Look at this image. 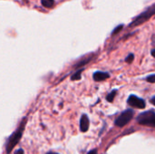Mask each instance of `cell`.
<instances>
[{
    "instance_id": "1",
    "label": "cell",
    "mask_w": 155,
    "mask_h": 154,
    "mask_svg": "<svg viewBox=\"0 0 155 154\" xmlns=\"http://www.w3.org/2000/svg\"><path fill=\"white\" fill-rule=\"evenodd\" d=\"M25 120L26 119L25 118L23 120L22 123L20 124V126L18 127V129L14 133H12V135L8 138L7 143H6V146H5V149H6V152L7 153H10L11 151L14 149V147L20 141V139L22 137V134H23V132H24V127H25Z\"/></svg>"
},
{
    "instance_id": "2",
    "label": "cell",
    "mask_w": 155,
    "mask_h": 154,
    "mask_svg": "<svg viewBox=\"0 0 155 154\" xmlns=\"http://www.w3.org/2000/svg\"><path fill=\"white\" fill-rule=\"evenodd\" d=\"M136 121L141 125L155 128V112L152 110L143 112L137 116Z\"/></svg>"
},
{
    "instance_id": "3",
    "label": "cell",
    "mask_w": 155,
    "mask_h": 154,
    "mask_svg": "<svg viewBox=\"0 0 155 154\" xmlns=\"http://www.w3.org/2000/svg\"><path fill=\"white\" fill-rule=\"evenodd\" d=\"M155 15V5L149 7L147 10H145L144 12L141 13L138 16H136L132 23L129 25V27H135L138 26L140 25H143V23H145L147 20H149L153 15Z\"/></svg>"
},
{
    "instance_id": "4",
    "label": "cell",
    "mask_w": 155,
    "mask_h": 154,
    "mask_svg": "<svg viewBox=\"0 0 155 154\" xmlns=\"http://www.w3.org/2000/svg\"><path fill=\"white\" fill-rule=\"evenodd\" d=\"M134 112L133 109H127L125 111H124L114 121V125L120 128L124 127L126 124H128L132 119L134 118Z\"/></svg>"
},
{
    "instance_id": "5",
    "label": "cell",
    "mask_w": 155,
    "mask_h": 154,
    "mask_svg": "<svg viewBox=\"0 0 155 154\" xmlns=\"http://www.w3.org/2000/svg\"><path fill=\"white\" fill-rule=\"evenodd\" d=\"M127 103L133 107V108H136V109H144L146 106V103L143 99L139 98L138 96L134 95V94H131L128 99H127Z\"/></svg>"
},
{
    "instance_id": "6",
    "label": "cell",
    "mask_w": 155,
    "mask_h": 154,
    "mask_svg": "<svg viewBox=\"0 0 155 154\" xmlns=\"http://www.w3.org/2000/svg\"><path fill=\"white\" fill-rule=\"evenodd\" d=\"M90 121L86 114H83L80 119V131L82 133H86L89 130Z\"/></svg>"
},
{
    "instance_id": "7",
    "label": "cell",
    "mask_w": 155,
    "mask_h": 154,
    "mask_svg": "<svg viewBox=\"0 0 155 154\" xmlns=\"http://www.w3.org/2000/svg\"><path fill=\"white\" fill-rule=\"evenodd\" d=\"M93 78L95 82H103V81H105L106 79L110 78V74L108 73L98 71L93 74Z\"/></svg>"
},
{
    "instance_id": "8",
    "label": "cell",
    "mask_w": 155,
    "mask_h": 154,
    "mask_svg": "<svg viewBox=\"0 0 155 154\" xmlns=\"http://www.w3.org/2000/svg\"><path fill=\"white\" fill-rule=\"evenodd\" d=\"M116 94H117V90H113L106 96V101L109 102V103H113L114 100V98H115V96H116Z\"/></svg>"
},
{
    "instance_id": "9",
    "label": "cell",
    "mask_w": 155,
    "mask_h": 154,
    "mask_svg": "<svg viewBox=\"0 0 155 154\" xmlns=\"http://www.w3.org/2000/svg\"><path fill=\"white\" fill-rule=\"evenodd\" d=\"M83 71H84V69H80V70H78V71H76L72 76H71V80L72 81H77V80H80L81 79V74H82V73H83Z\"/></svg>"
},
{
    "instance_id": "10",
    "label": "cell",
    "mask_w": 155,
    "mask_h": 154,
    "mask_svg": "<svg viewBox=\"0 0 155 154\" xmlns=\"http://www.w3.org/2000/svg\"><path fill=\"white\" fill-rule=\"evenodd\" d=\"M41 4L46 8H51L54 5V0H41Z\"/></svg>"
},
{
    "instance_id": "11",
    "label": "cell",
    "mask_w": 155,
    "mask_h": 154,
    "mask_svg": "<svg viewBox=\"0 0 155 154\" xmlns=\"http://www.w3.org/2000/svg\"><path fill=\"white\" fill-rule=\"evenodd\" d=\"M91 59H92V57L90 56V57H88V58H86L85 60H84V61H81L80 63H78L77 64H75L74 65V67H80V66H84V65H85L88 62H90L91 61Z\"/></svg>"
},
{
    "instance_id": "12",
    "label": "cell",
    "mask_w": 155,
    "mask_h": 154,
    "mask_svg": "<svg viewBox=\"0 0 155 154\" xmlns=\"http://www.w3.org/2000/svg\"><path fill=\"white\" fill-rule=\"evenodd\" d=\"M123 27H124V25H118V26H116L115 28H114V30L113 31V33H112V35H115L116 34H118L122 29H123Z\"/></svg>"
},
{
    "instance_id": "13",
    "label": "cell",
    "mask_w": 155,
    "mask_h": 154,
    "mask_svg": "<svg viewBox=\"0 0 155 154\" xmlns=\"http://www.w3.org/2000/svg\"><path fill=\"white\" fill-rule=\"evenodd\" d=\"M134 54H130L126 58H125V62L128 63V64H132L134 62Z\"/></svg>"
},
{
    "instance_id": "14",
    "label": "cell",
    "mask_w": 155,
    "mask_h": 154,
    "mask_svg": "<svg viewBox=\"0 0 155 154\" xmlns=\"http://www.w3.org/2000/svg\"><path fill=\"white\" fill-rule=\"evenodd\" d=\"M146 81L151 84H155V74H151L146 78Z\"/></svg>"
},
{
    "instance_id": "15",
    "label": "cell",
    "mask_w": 155,
    "mask_h": 154,
    "mask_svg": "<svg viewBox=\"0 0 155 154\" xmlns=\"http://www.w3.org/2000/svg\"><path fill=\"white\" fill-rule=\"evenodd\" d=\"M87 154H98V152H97V150H96V149H94V150L90 151V152H89Z\"/></svg>"
},
{
    "instance_id": "16",
    "label": "cell",
    "mask_w": 155,
    "mask_h": 154,
    "mask_svg": "<svg viewBox=\"0 0 155 154\" xmlns=\"http://www.w3.org/2000/svg\"><path fill=\"white\" fill-rule=\"evenodd\" d=\"M15 154H24V150L23 149H19V150H17Z\"/></svg>"
},
{
    "instance_id": "17",
    "label": "cell",
    "mask_w": 155,
    "mask_h": 154,
    "mask_svg": "<svg viewBox=\"0 0 155 154\" xmlns=\"http://www.w3.org/2000/svg\"><path fill=\"white\" fill-rule=\"evenodd\" d=\"M150 102H151V103H152L153 105H154L155 106V96H153V97L151 99V101H150Z\"/></svg>"
},
{
    "instance_id": "18",
    "label": "cell",
    "mask_w": 155,
    "mask_h": 154,
    "mask_svg": "<svg viewBox=\"0 0 155 154\" xmlns=\"http://www.w3.org/2000/svg\"><path fill=\"white\" fill-rule=\"evenodd\" d=\"M151 54H152V55H153V56L155 58V49H153V50H152Z\"/></svg>"
},
{
    "instance_id": "19",
    "label": "cell",
    "mask_w": 155,
    "mask_h": 154,
    "mask_svg": "<svg viewBox=\"0 0 155 154\" xmlns=\"http://www.w3.org/2000/svg\"><path fill=\"white\" fill-rule=\"evenodd\" d=\"M47 154H57V153H53V152H49V153Z\"/></svg>"
}]
</instances>
